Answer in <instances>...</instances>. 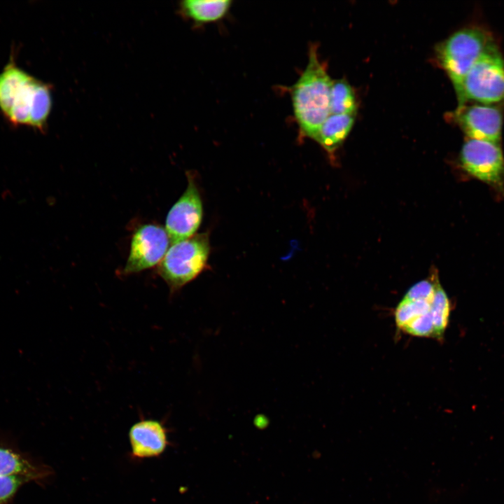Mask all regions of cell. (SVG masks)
Instances as JSON below:
<instances>
[{
    "label": "cell",
    "instance_id": "obj_1",
    "mask_svg": "<svg viewBox=\"0 0 504 504\" xmlns=\"http://www.w3.org/2000/svg\"><path fill=\"white\" fill-rule=\"evenodd\" d=\"M52 108L50 85L20 68L13 57L0 72V111L15 127L43 130Z\"/></svg>",
    "mask_w": 504,
    "mask_h": 504
},
{
    "label": "cell",
    "instance_id": "obj_2",
    "mask_svg": "<svg viewBox=\"0 0 504 504\" xmlns=\"http://www.w3.org/2000/svg\"><path fill=\"white\" fill-rule=\"evenodd\" d=\"M332 84L326 66L318 58L316 46L312 45L307 66L290 90L294 116L302 136L316 140L330 115Z\"/></svg>",
    "mask_w": 504,
    "mask_h": 504
},
{
    "label": "cell",
    "instance_id": "obj_3",
    "mask_svg": "<svg viewBox=\"0 0 504 504\" xmlns=\"http://www.w3.org/2000/svg\"><path fill=\"white\" fill-rule=\"evenodd\" d=\"M210 251L207 232L172 244L158 266V274L172 293L194 280L207 266Z\"/></svg>",
    "mask_w": 504,
    "mask_h": 504
},
{
    "label": "cell",
    "instance_id": "obj_4",
    "mask_svg": "<svg viewBox=\"0 0 504 504\" xmlns=\"http://www.w3.org/2000/svg\"><path fill=\"white\" fill-rule=\"evenodd\" d=\"M492 43L491 38L484 30L471 27L458 30L438 46L439 62L451 79L457 94L467 73Z\"/></svg>",
    "mask_w": 504,
    "mask_h": 504
},
{
    "label": "cell",
    "instance_id": "obj_5",
    "mask_svg": "<svg viewBox=\"0 0 504 504\" xmlns=\"http://www.w3.org/2000/svg\"><path fill=\"white\" fill-rule=\"evenodd\" d=\"M457 96L458 108L468 100L490 104L504 99V59L494 43L467 73Z\"/></svg>",
    "mask_w": 504,
    "mask_h": 504
},
{
    "label": "cell",
    "instance_id": "obj_6",
    "mask_svg": "<svg viewBox=\"0 0 504 504\" xmlns=\"http://www.w3.org/2000/svg\"><path fill=\"white\" fill-rule=\"evenodd\" d=\"M169 243L168 234L162 226L152 223L140 225L132 234L122 273H137L159 265Z\"/></svg>",
    "mask_w": 504,
    "mask_h": 504
},
{
    "label": "cell",
    "instance_id": "obj_7",
    "mask_svg": "<svg viewBox=\"0 0 504 504\" xmlns=\"http://www.w3.org/2000/svg\"><path fill=\"white\" fill-rule=\"evenodd\" d=\"M460 162L464 170L475 178L494 187L504 179V158L498 144L469 139L463 145Z\"/></svg>",
    "mask_w": 504,
    "mask_h": 504
},
{
    "label": "cell",
    "instance_id": "obj_8",
    "mask_svg": "<svg viewBox=\"0 0 504 504\" xmlns=\"http://www.w3.org/2000/svg\"><path fill=\"white\" fill-rule=\"evenodd\" d=\"M186 175L187 188L169 209L165 220V230L171 244L193 236L202 218V203L195 178L192 174Z\"/></svg>",
    "mask_w": 504,
    "mask_h": 504
},
{
    "label": "cell",
    "instance_id": "obj_9",
    "mask_svg": "<svg viewBox=\"0 0 504 504\" xmlns=\"http://www.w3.org/2000/svg\"><path fill=\"white\" fill-rule=\"evenodd\" d=\"M456 120L469 139L498 144L503 125L500 111L489 104L462 106L456 112Z\"/></svg>",
    "mask_w": 504,
    "mask_h": 504
},
{
    "label": "cell",
    "instance_id": "obj_10",
    "mask_svg": "<svg viewBox=\"0 0 504 504\" xmlns=\"http://www.w3.org/2000/svg\"><path fill=\"white\" fill-rule=\"evenodd\" d=\"M132 454L139 458L161 454L167 444V432L161 422L144 419L135 423L129 431Z\"/></svg>",
    "mask_w": 504,
    "mask_h": 504
},
{
    "label": "cell",
    "instance_id": "obj_11",
    "mask_svg": "<svg viewBox=\"0 0 504 504\" xmlns=\"http://www.w3.org/2000/svg\"><path fill=\"white\" fill-rule=\"evenodd\" d=\"M230 0H186L180 3L181 15L196 24L217 22L228 13Z\"/></svg>",
    "mask_w": 504,
    "mask_h": 504
},
{
    "label": "cell",
    "instance_id": "obj_12",
    "mask_svg": "<svg viewBox=\"0 0 504 504\" xmlns=\"http://www.w3.org/2000/svg\"><path fill=\"white\" fill-rule=\"evenodd\" d=\"M354 115L330 114L323 123L316 141L329 153L342 144L354 122Z\"/></svg>",
    "mask_w": 504,
    "mask_h": 504
},
{
    "label": "cell",
    "instance_id": "obj_13",
    "mask_svg": "<svg viewBox=\"0 0 504 504\" xmlns=\"http://www.w3.org/2000/svg\"><path fill=\"white\" fill-rule=\"evenodd\" d=\"M44 475L43 470L13 451L0 447V476H20L34 480Z\"/></svg>",
    "mask_w": 504,
    "mask_h": 504
},
{
    "label": "cell",
    "instance_id": "obj_14",
    "mask_svg": "<svg viewBox=\"0 0 504 504\" xmlns=\"http://www.w3.org/2000/svg\"><path fill=\"white\" fill-rule=\"evenodd\" d=\"M357 104L351 86L344 80L332 82L330 97V114L355 115Z\"/></svg>",
    "mask_w": 504,
    "mask_h": 504
},
{
    "label": "cell",
    "instance_id": "obj_15",
    "mask_svg": "<svg viewBox=\"0 0 504 504\" xmlns=\"http://www.w3.org/2000/svg\"><path fill=\"white\" fill-rule=\"evenodd\" d=\"M451 310L449 299L438 281L431 302V313L435 328L434 339L442 340L449 325Z\"/></svg>",
    "mask_w": 504,
    "mask_h": 504
},
{
    "label": "cell",
    "instance_id": "obj_16",
    "mask_svg": "<svg viewBox=\"0 0 504 504\" xmlns=\"http://www.w3.org/2000/svg\"><path fill=\"white\" fill-rule=\"evenodd\" d=\"M29 479L20 476H0V504L7 501Z\"/></svg>",
    "mask_w": 504,
    "mask_h": 504
}]
</instances>
